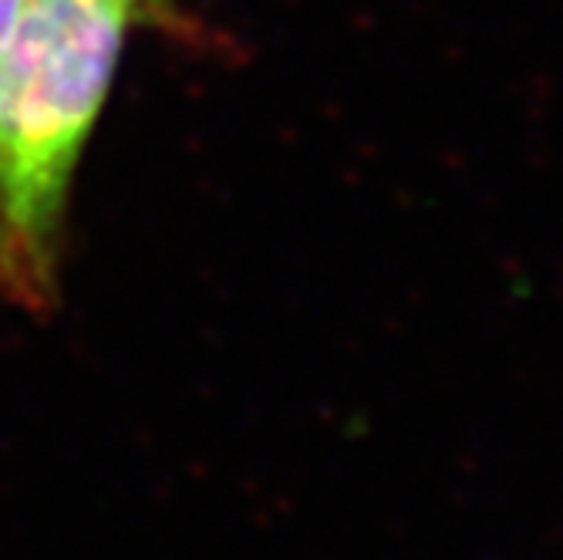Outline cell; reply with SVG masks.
I'll use <instances>...</instances> for the list:
<instances>
[{
    "instance_id": "6da1fadb",
    "label": "cell",
    "mask_w": 563,
    "mask_h": 560,
    "mask_svg": "<svg viewBox=\"0 0 563 560\" xmlns=\"http://www.w3.org/2000/svg\"><path fill=\"white\" fill-rule=\"evenodd\" d=\"M122 0H27L0 51V284L41 304L65 193L122 51Z\"/></svg>"
},
{
    "instance_id": "7a4b0ae2",
    "label": "cell",
    "mask_w": 563,
    "mask_h": 560,
    "mask_svg": "<svg viewBox=\"0 0 563 560\" xmlns=\"http://www.w3.org/2000/svg\"><path fill=\"white\" fill-rule=\"evenodd\" d=\"M24 8H27V0H0V51H4V44L11 41Z\"/></svg>"
},
{
    "instance_id": "3957f363",
    "label": "cell",
    "mask_w": 563,
    "mask_h": 560,
    "mask_svg": "<svg viewBox=\"0 0 563 560\" xmlns=\"http://www.w3.org/2000/svg\"><path fill=\"white\" fill-rule=\"evenodd\" d=\"M122 4H129V8H132V4H135V0H122Z\"/></svg>"
}]
</instances>
